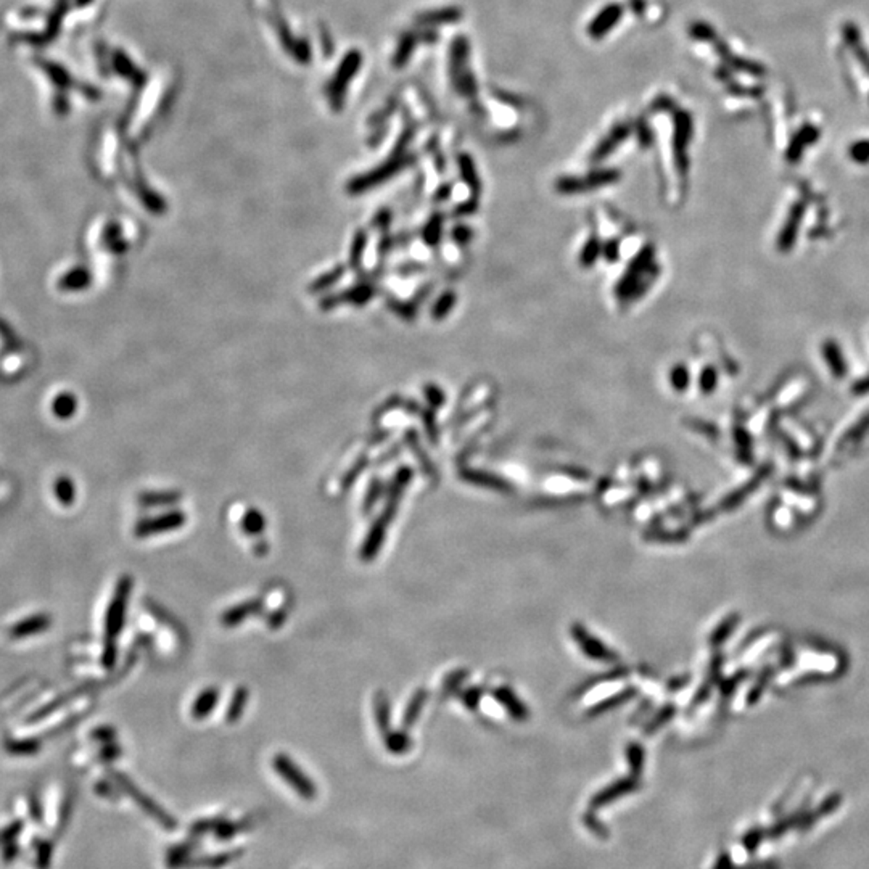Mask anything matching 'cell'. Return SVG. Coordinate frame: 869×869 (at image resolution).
Segmentation results:
<instances>
[{
	"label": "cell",
	"mask_w": 869,
	"mask_h": 869,
	"mask_svg": "<svg viewBox=\"0 0 869 869\" xmlns=\"http://www.w3.org/2000/svg\"><path fill=\"white\" fill-rule=\"evenodd\" d=\"M638 789V783L636 778H623L615 781L610 786H607L605 789H602L599 793H596L591 800V808H601L609 805V803L615 802L616 798H620L621 796H626V793H632Z\"/></svg>",
	"instance_id": "cell-8"
},
{
	"label": "cell",
	"mask_w": 869,
	"mask_h": 869,
	"mask_svg": "<svg viewBox=\"0 0 869 869\" xmlns=\"http://www.w3.org/2000/svg\"><path fill=\"white\" fill-rule=\"evenodd\" d=\"M395 517L396 515H393V513L383 509L380 515L372 522L366 538L362 541L361 549H359V559L362 562H372L380 554L383 544H385L386 533H389V526L395 520Z\"/></svg>",
	"instance_id": "cell-5"
},
{
	"label": "cell",
	"mask_w": 869,
	"mask_h": 869,
	"mask_svg": "<svg viewBox=\"0 0 869 869\" xmlns=\"http://www.w3.org/2000/svg\"><path fill=\"white\" fill-rule=\"evenodd\" d=\"M5 749L12 755H34L39 752L40 744L37 741H13L7 742Z\"/></svg>",
	"instance_id": "cell-26"
},
{
	"label": "cell",
	"mask_w": 869,
	"mask_h": 869,
	"mask_svg": "<svg viewBox=\"0 0 869 869\" xmlns=\"http://www.w3.org/2000/svg\"><path fill=\"white\" fill-rule=\"evenodd\" d=\"M285 616H287V615H285V612H275V614L270 615L269 620H268V623H269L270 628H279V626L285 621Z\"/></svg>",
	"instance_id": "cell-38"
},
{
	"label": "cell",
	"mask_w": 869,
	"mask_h": 869,
	"mask_svg": "<svg viewBox=\"0 0 869 869\" xmlns=\"http://www.w3.org/2000/svg\"><path fill=\"white\" fill-rule=\"evenodd\" d=\"M261 610H263V602H261V599H248L224 610L219 621L226 628H235V626L242 625L250 616L261 614Z\"/></svg>",
	"instance_id": "cell-7"
},
{
	"label": "cell",
	"mask_w": 869,
	"mask_h": 869,
	"mask_svg": "<svg viewBox=\"0 0 869 869\" xmlns=\"http://www.w3.org/2000/svg\"><path fill=\"white\" fill-rule=\"evenodd\" d=\"M111 778L116 784V787H119L126 796H128L130 800L134 803H137L140 810H142L145 815H148L152 820H155L158 826H161L163 829L166 831H174L177 829V820L174 816H171L165 808H163L160 803H157L150 796H147L143 791H140L137 787V784H134L130 781V778L126 776L124 773H119V771H110Z\"/></svg>",
	"instance_id": "cell-2"
},
{
	"label": "cell",
	"mask_w": 869,
	"mask_h": 869,
	"mask_svg": "<svg viewBox=\"0 0 869 869\" xmlns=\"http://www.w3.org/2000/svg\"><path fill=\"white\" fill-rule=\"evenodd\" d=\"M266 525H268V522H266L264 513L261 512V511H258V509H255V507L248 509V511L244 513V517H242V520H240L242 531H244V533L248 535V536L263 535L264 530H266Z\"/></svg>",
	"instance_id": "cell-18"
},
{
	"label": "cell",
	"mask_w": 869,
	"mask_h": 869,
	"mask_svg": "<svg viewBox=\"0 0 869 869\" xmlns=\"http://www.w3.org/2000/svg\"><path fill=\"white\" fill-rule=\"evenodd\" d=\"M383 744H385L386 750L390 754L395 755H401L409 752L410 745H413V741L408 734V731H389L386 734H383Z\"/></svg>",
	"instance_id": "cell-21"
},
{
	"label": "cell",
	"mask_w": 869,
	"mask_h": 869,
	"mask_svg": "<svg viewBox=\"0 0 869 869\" xmlns=\"http://www.w3.org/2000/svg\"><path fill=\"white\" fill-rule=\"evenodd\" d=\"M50 625H52V618H50V615L39 614V615L30 616V618H26L23 621H18V623H15L10 629H8V634H10L12 639L30 638V636H34V634L37 633H42L44 629L49 628Z\"/></svg>",
	"instance_id": "cell-11"
},
{
	"label": "cell",
	"mask_w": 869,
	"mask_h": 869,
	"mask_svg": "<svg viewBox=\"0 0 869 869\" xmlns=\"http://www.w3.org/2000/svg\"><path fill=\"white\" fill-rule=\"evenodd\" d=\"M115 734H116V731L113 730V728L104 726V728H99V730L92 731V739L100 741V742H110L115 739Z\"/></svg>",
	"instance_id": "cell-37"
},
{
	"label": "cell",
	"mask_w": 869,
	"mask_h": 869,
	"mask_svg": "<svg viewBox=\"0 0 869 869\" xmlns=\"http://www.w3.org/2000/svg\"><path fill=\"white\" fill-rule=\"evenodd\" d=\"M34 847H36V866L37 869H50V864H52V857H54V845L50 840L45 839H36L34 840Z\"/></svg>",
	"instance_id": "cell-24"
},
{
	"label": "cell",
	"mask_w": 869,
	"mask_h": 869,
	"mask_svg": "<svg viewBox=\"0 0 869 869\" xmlns=\"http://www.w3.org/2000/svg\"><path fill=\"white\" fill-rule=\"evenodd\" d=\"M675 713H676L675 705L667 704L665 707H662L656 715H653L651 719H649L647 724H646V728H644V734L652 736L653 732H657L662 726H665V724L670 721L673 717H675Z\"/></svg>",
	"instance_id": "cell-22"
},
{
	"label": "cell",
	"mask_w": 869,
	"mask_h": 869,
	"mask_svg": "<svg viewBox=\"0 0 869 869\" xmlns=\"http://www.w3.org/2000/svg\"><path fill=\"white\" fill-rule=\"evenodd\" d=\"M182 499L179 491H145L139 494V502L143 507L174 506Z\"/></svg>",
	"instance_id": "cell-17"
},
{
	"label": "cell",
	"mask_w": 869,
	"mask_h": 869,
	"mask_svg": "<svg viewBox=\"0 0 869 869\" xmlns=\"http://www.w3.org/2000/svg\"><path fill=\"white\" fill-rule=\"evenodd\" d=\"M570 634H572V638L577 641L578 647L581 649L583 653L592 658V660L604 662V663L618 662V653L607 647L601 639L592 636V634L588 632L583 625H579V623L572 625V628H570Z\"/></svg>",
	"instance_id": "cell-6"
},
{
	"label": "cell",
	"mask_w": 869,
	"mask_h": 869,
	"mask_svg": "<svg viewBox=\"0 0 869 869\" xmlns=\"http://www.w3.org/2000/svg\"><path fill=\"white\" fill-rule=\"evenodd\" d=\"M242 852H226L216 855H205V857L187 858L177 869H221L240 857Z\"/></svg>",
	"instance_id": "cell-9"
},
{
	"label": "cell",
	"mask_w": 869,
	"mask_h": 869,
	"mask_svg": "<svg viewBox=\"0 0 869 869\" xmlns=\"http://www.w3.org/2000/svg\"><path fill=\"white\" fill-rule=\"evenodd\" d=\"M481 695H483V689L480 686H474V688L467 689L464 694H462V702L469 710H476L478 708V704L481 700Z\"/></svg>",
	"instance_id": "cell-34"
},
{
	"label": "cell",
	"mask_w": 869,
	"mask_h": 869,
	"mask_svg": "<svg viewBox=\"0 0 869 869\" xmlns=\"http://www.w3.org/2000/svg\"><path fill=\"white\" fill-rule=\"evenodd\" d=\"M273 769L275 774L292 789L297 796H300L303 800H314L317 797V786L312 783V779L303 771L300 766L295 763V760L287 754H275L273 756Z\"/></svg>",
	"instance_id": "cell-3"
},
{
	"label": "cell",
	"mask_w": 869,
	"mask_h": 869,
	"mask_svg": "<svg viewBox=\"0 0 869 869\" xmlns=\"http://www.w3.org/2000/svg\"><path fill=\"white\" fill-rule=\"evenodd\" d=\"M248 697H250L248 689L244 688V686L233 691V695H232L231 702H229V707L226 712V721L229 724L237 723L238 719L244 717L246 704H248Z\"/></svg>",
	"instance_id": "cell-20"
},
{
	"label": "cell",
	"mask_w": 869,
	"mask_h": 869,
	"mask_svg": "<svg viewBox=\"0 0 869 869\" xmlns=\"http://www.w3.org/2000/svg\"><path fill=\"white\" fill-rule=\"evenodd\" d=\"M382 489H383L382 481L373 480L372 483H371V487H369V489H367L366 498H364V502H362V512L364 513H367V512L372 511L373 506H375L377 501L382 496Z\"/></svg>",
	"instance_id": "cell-31"
},
{
	"label": "cell",
	"mask_w": 869,
	"mask_h": 869,
	"mask_svg": "<svg viewBox=\"0 0 869 869\" xmlns=\"http://www.w3.org/2000/svg\"><path fill=\"white\" fill-rule=\"evenodd\" d=\"M27 807H30V815L36 823H42L44 821V811H42V805L39 797L36 793H31L30 798H27Z\"/></svg>",
	"instance_id": "cell-35"
},
{
	"label": "cell",
	"mask_w": 869,
	"mask_h": 869,
	"mask_svg": "<svg viewBox=\"0 0 869 869\" xmlns=\"http://www.w3.org/2000/svg\"><path fill=\"white\" fill-rule=\"evenodd\" d=\"M736 623H737L736 616H730V618L724 620L723 623L719 625L717 629H715L712 636H710V644H712V646H719V644H721L724 639H726L732 633V629H734Z\"/></svg>",
	"instance_id": "cell-29"
},
{
	"label": "cell",
	"mask_w": 869,
	"mask_h": 869,
	"mask_svg": "<svg viewBox=\"0 0 869 869\" xmlns=\"http://www.w3.org/2000/svg\"><path fill=\"white\" fill-rule=\"evenodd\" d=\"M390 699L386 695L385 691H378L375 693V697H373V719H375V724L380 731V734H386L390 731Z\"/></svg>",
	"instance_id": "cell-15"
},
{
	"label": "cell",
	"mask_w": 869,
	"mask_h": 869,
	"mask_svg": "<svg viewBox=\"0 0 869 869\" xmlns=\"http://www.w3.org/2000/svg\"><path fill=\"white\" fill-rule=\"evenodd\" d=\"M130 591H132V578L129 575H123L116 583L113 597L105 614V641L104 652H102V662L105 668H113L116 662V639L124 628Z\"/></svg>",
	"instance_id": "cell-1"
},
{
	"label": "cell",
	"mask_w": 869,
	"mask_h": 869,
	"mask_svg": "<svg viewBox=\"0 0 869 869\" xmlns=\"http://www.w3.org/2000/svg\"><path fill=\"white\" fill-rule=\"evenodd\" d=\"M636 694H638L636 688L621 689L620 693H616L614 695H610V697L601 700L599 704L592 705V707L588 710L586 717L588 718H594V717H599V715H604L607 712H610V710H614L616 707H620V705L629 702V700L634 699V695H636Z\"/></svg>",
	"instance_id": "cell-14"
},
{
	"label": "cell",
	"mask_w": 869,
	"mask_h": 869,
	"mask_svg": "<svg viewBox=\"0 0 869 869\" xmlns=\"http://www.w3.org/2000/svg\"><path fill=\"white\" fill-rule=\"evenodd\" d=\"M688 680H689V676H681V678L671 680L670 683H668V689H670V691H678L681 688H684V686L688 684Z\"/></svg>",
	"instance_id": "cell-39"
},
{
	"label": "cell",
	"mask_w": 869,
	"mask_h": 869,
	"mask_svg": "<svg viewBox=\"0 0 869 869\" xmlns=\"http://www.w3.org/2000/svg\"><path fill=\"white\" fill-rule=\"evenodd\" d=\"M55 494H57L58 501L63 504V506H71L74 502V496H76V491H74V485L71 480L68 478H60L55 485Z\"/></svg>",
	"instance_id": "cell-28"
},
{
	"label": "cell",
	"mask_w": 869,
	"mask_h": 869,
	"mask_svg": "<svg viewBox=\"0 0 869 869\" xmlns=\"http://www.w3.org/2000/svg\"><path fill=\"white\" fill-rule=\"evenodd\" d=\"M222 821H224L222 818H208V820L197 821V823L192 826L190 833H192V835H200V834L209 833V831L216 829L218 826L222 823Z\"/></svg>",
	"instance_id": "cell-33"
},
{
	"label": "cell",
	"mask_w": 869,
	"mask_h": 869,
	"mask_svg": "<svg viewBox=\"0 0 869 869\" xmlns=\"http://www.w3.org/2000/svg\"><path fill=\"white\" fill-rule=\"evenodd\" d=\"M219 697H221V693H219L218 688H207L200 693L197 697H195L194 704H192L190 708V715L195 719H205L207 717H209L214 712V708L218 707L219 704Z\"/></svg>",
	"instance_id": "cell-12"
},
{
	"label": "cell",
	"mask_w": 869,
	"mask_h": 869,
	"mask_svg": "<svg viewBox=\"0 0 869 869\" xmlns=\"http://www.w3.org/2000/svg\"><path fill=\"white\" fill-rule=\"evenodd\" d=\"M626 756H628V763H629V769H632L633 778H639L642 773L644 768V749L641 744H636V742H632L628 747H626Z\"/></svg>",
	"instance_id": "cell-25"
},
{
	"label": "cell",
	"mask_w": 869,
	"mask_h": 869,
	"mask_svg": "<svg viewBox=\"0 0 869 869\" xmlns=\"http://www.w3.org/2000/svg\"><path fill=\"white\" fill-rule=\"evenodd\" d=\"M73 805H74V796H67L65 800L60 807V813H58V828L60 831H63L68 826L69 818L73 815Z\"/></svg>",
	"instance_id": "cell-32"
},
{
	"label": "cell",
	"mask_w": 869,
	"mask_h": 869,
	"mask_svg": "<svg viewBox=\"0 0 869 869\" xmlns=\"http://www.w3.org/2000/svg\"><path fill=\"white\" fill-rule=\"evenodd\" d=\"M23 829H25V821L23 820L12 821V823L7 824L5 828L0 829V845L15 842V839L23 833Z\"/></svg>",
	"instance_id": "cell-30"
},
{
	"label": "cell",
	"mask_w": 869,
	"mask_h": 869,
	"mask_svg": "<svg viewBox=\"0 0 869 869\" xmlns=\"http://www.w3.org/2000/svg\"><path fill=\"white\" fill-rule=\"evenodd\" d=\"M462 478L470 481V483L476 485V487H485V488H491L494 491H501V493H511L512 487L507 483L506 480L499 478V476H494L491 474H487V472H478V470H462Z\"/></svg>",
	"instance_id": "cell-13"
},
{
	"label": "cell",
	"mask_w": 869,
	"mask_h": 869,
	"mask_svg": "<svg viewBox=\"0 0 869 869\" xmlns=\"http://www.w3.org/2000/svg\"><path fill=\"white\" fill-rule=\"evenodd\" d=\"M467 676H469V671L464 670V668L452 671L445 680V683H443V697H450V695L454 694L461 688L462 683H464Z\"/></svg>",
	"instance_id": "cell-27"
},
{
	"label": "cell",
	"mask_w": 869,
	"mask_h": 869,
	"mask_svg": "<svg viewBox=\"0 0 869 869\" xmlns=\"http://www.w3.org/2000/svg\"><path fill=\"white\" fill-rule=\"evenodd\" d=\"M626 673H628V671H626V668H625V670H623V668H616V670H612L609 673H605V675H597V676H594V678L588 680L581 686H579V688L575 691V697H581V695L585 694L586 691L596 688V686H599L602 683H609V681L623 678Z\"/></svg>",
	"instance_id": "cell-23"
},
{
	"label": "cell",
	"mask_w": 869,
	"mask_h": 869,
	"mask_svg": "<svg viewBox=\"0 0 869 869\" xmlns=\"http://www.w3.org/2000/svg\"><path fill=\"white\" fill-rule=\"evenodd\" d=\"M688 531L686 530H676V531H670V530H663V528H651L644 533V540L647 543H660V544H676V543H684L688 540Z\"/></svg>",
	"instance_id": "cell-19"
},
{
	"label": "cell",
	"mask_w": 869,
	"mask_h": 869,
	"mask_svg": "<svg viewBox=\"0 0 869 869\" xmlns=\"http://www.w3.org/2000/svg\"><path fill=\"white\" fill-rule=\"evenodd\" d=\"M187 515L181 509H171L155 517L142 518L135 523L134 536L137 538H150V536L171 533V531L181 530L185 525Z\"/></svg>",
	"instance_id": "cell-4"
},
{
	"label": "cell",
	"mask_w": 869,
	"mask_h": 869,
	"mask_svg": "<svg viewBox=\"0 0 869 869\" xmlns=\"http://www.w3.org/2000/svg\"><path fill=\"white\" fill-rule=\"evenodd\" d=\"M21 855V847L16 842H10L7 845H3L2 850V859L3 863H12Z\"/></svg>",
	"instance_id": "cell-36"
},
{
	"label": "cell",
	"mask_w": 869,
	"mask_h": 869,
	"mask_svg": "<svg viewBox=\"0 0 869 869\" xmlns=\"http://www.w3.org/2000/svg\"><path fill=\"white\" fill-rule=\"evenodd\" d=\"M493 697L496 699L498 702L506 708V712L511 715L513 719H517V721H525V719H528V717H530V712H528L526 705L517 697L512 689L506 688V686H501V688L494 689Z\"/></svg>",
	"instance_id": "cell-10"
},
{
	"label": "cell",
	"mask_w": 869,
	"mask_h": 869,
	"mask_svg": "<svg viewBox=\"0 0 869 869\" xmlns=\"http://www.w3.org/2000/svg\"><path fill=\"white\" fill-rule=\"evenodd\" d=\"M428 693L425 689H417L413 694V697L409 699L408 705H406V710L403 713V730H410L422 713V710L425 707V702H427Z\"/></svg>",
	"instance_id": "cell-16"
}]
</instances>
